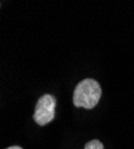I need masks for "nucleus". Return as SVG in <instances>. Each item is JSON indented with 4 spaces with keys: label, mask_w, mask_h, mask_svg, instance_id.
I'll list each match as a JSON object with an SVG mask.
<instances>
[{
    "label": "nucleus",
    "mask_w": 134,
    "mask_h": 149,
    "mask_svg": "<svg viewBox=\"0 0 134 149\" xmlns=\"http://www.w3.org/2000/svg\"><path fill=\"white\" fill-rule=\"evenodd\" d=\"M102 95V88L98 81L93 79L81 80L73 92V104L76 107L93 109L98 104Z\"/></svg>",
    "instance_id": "obj_1"
},
{
    "label": "nucleus",
    "mask_w": 134,
    "mask_h": 149,
    "mask_svg": "<svg viewBox=\"0 0 134 149\" xmlns=\"http://www.w3.org/2000/svg\"><path fill=\"white\" fill-rule=\"evenodd\" d=\"M55 109H56V99L52 94H43L39 98L36 103L35 112H34V120L43 127L51 123L55 118Z\"/></svg>",
    "instance_id": "obj_2"
},
{
    "label": "nucleus",
    "mask_w": 134,
    "mask_h": 149,
    "mask_svg": "<svg viewBox=\"0 0 134 149\" xmlns=\"http://www.w3.org/2000/svg\"><path fill=\"white\" fill-rule=\"evenodd\" d=\"M84 149H103V143L98 140H91L85 144Z\"/></svg>",
    "instance_id": "obj_3"
},
{
    "label": "nucleus",
    "mask_w": 134,
    "mask_h": 149,
    "mask_svg": "<svg viewBox=\"0 0 134 149\" xmlns=\"http://www.w3.org/2000/svg\"><path fill=\"white\" fill-rule=\"evenodd\" d=\"M5 149H23V148L19 147V146H11V147H7V148H5Z\"/></svg>",
    "instance_id": "obj_4"
}]
</instances>
